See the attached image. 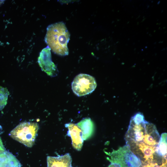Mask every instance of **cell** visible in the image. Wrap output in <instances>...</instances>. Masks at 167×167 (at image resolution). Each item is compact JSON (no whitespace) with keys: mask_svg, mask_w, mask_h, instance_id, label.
Wrapping results in <instances>:
<instances>
[{"mask_svg":"<svg viewBox=\"0 0 167 167\" xmlns=\"http://www.w3.org/2000/svg\"><path fill=\"white\" fill-rule=\"evenodd\" d=\"M108 167H120V166L118 164L111 163Z\"/></svg>","mask_w":167,"mask_h":167,"instance_id":"7c38bea8","label":"cell"},{"mask_svg":"<svg viewBox=\"0 0 167 167\" xmlns=\"http://www.w3.org/2000/svg\"><path fill=\"white\" fill-rule=\"evenodd\" d=\"M39 129L36 122H24L18 125L10 133L13 139L29 148L34 144Z\"/></svg>","mask_w":167,"mask_h":167,"instance_id":"7a4b0ae2","label":"cell"},{"mask_svg":"<svg viewBox=\"0 0 167 167\" xmlns=\"http://www.w3.org/2000/svg\"><path fill=\"white\" fill-rule=\"evenodd\" d=\"M0 167H21V165L11 153L0 146Z\"/></svg>","mask_w":167,"mask_h":167,"instance_id":"52a82bcc","label":"cell"},{"mask_svg":"<svg viewBox=\"0 0 167 167\" xmlns=\"http://www.w3.org/2000/svg\"><path fill=\"white\" fill-rule=\"evenodd\" d=\"M70 34L62 22L49 25L47 28L45 41L53 52L61 56L69 54L67 44Z\"/></svg>","mask_w":167,"mask_h":167,"instance_id":"6da1fadb","label":"cell"},{"mask_svg":"<svg viewBox=\"0 0 167 167\" xmlns=\"http://www.w3.org/2000/svg\"><path fill=\"white\" fill-rule=\"evenodd\" d=\"M51 49L48 46L41 52L38 59V62L42 70L48 75H56L58 71L56 65L52 62Z\"/></svg>","mask_w":167,"mask_h":167,"instance_id":"5b68a950","label":"cell"},{"mask_svg":"<svg viewBox=\"0 0 167 167\" xmlns=\"http://www.w3.org/2000/svg\"><path fill=\"white\" fill-rule=\"evenodd\" d=\"M8 92L6 89L0 86V109H2L6 104Z\"/></svg>","mask_w":167,"mask_h":167,"instance_id":"8fae6325","label":"cell"},{"mask_svg":"<svg viewBox=\"0 0 167 167\" xmlns=\"http://www.w3.org/2000/svg\"><path fill=\"white\" fill-rule=\"evenodd\" d=\"M96 87L95 79L92 76L80 74L74 79L71 84L72 89L79 96H84L92 92Z\"/></svg>","mask_w":167,"mask_h":167,"instance_id":"277c9868","label":"cell"},{"mask_svg":"<svg viewBox=\"0 0 167 167\" xmlns=\"http://www.w3.org/2000/svg\"><path fill=\"white\" fill-rule=\"evenodd\" d=\"M2 128L1 125H0V134H1L2 132Z\"/></svg>","mask_w":167,"mask_h":167,"instance_id":"5bb4252c","label":"cell"},{"mask_svg":"<svg viewBox=\"0 0 167 167\" xmlns=\"http://www.w3.org/2000/svg\"><path fill=\"white\" fill-rule=\"evenodd\" d=\"M167 133H163L156 148V152L160 156L167 158Z\"/></svg>","mask_w":167,"mask_h":167,"instance_id":"30bf717a","label":"cell"},{"mask_svg":"<svg viewBox=\"0 0 167 167\" xmlns=\"http://www.w3.org/2000/svg\"><path fill=\"white\" fill-rule=\"evenodd\" d=\"M65 126L68 130L67 134L71 138L73 147L78 151L81 150L83 145L84 140L82 137L80 129L74 123H68L66 124Z\"/></svg>","mask_w":167,"mask_h":167,"instance_id":"8992f818","label":"cell"},{"mask_svg":"<svg viewBox=\"0 0 167 167\" xmlns=\"http://www.w3.org/2000/svg\"><path fill=\"white\" fill-rule=\"evenodd\" d=\"M0 146L2 147H4V145L3 144L2 141L0 137Z\"/></svg>","mask_w":167,"mask_h":167,"instance_id":"4fadbf2b","label":"cell"},{"mask_svg":"<svg viewBox=\"0 0 167 167\" xmlns=\"http://www.w3.org/2000/svg\"><path fill=\"white\" fill-rule=\"evenodd\" d=\"M76 125L81 131L82 137L84 140H86L91 137L93 133L94 126L90 118H84Z\"/></svg>","mask_w":167,"mask_h":167,"instance_id":"9c48e42d","label":"cell"},{"mask_svg":"<svg viewBox=\"0 0 167 167\" xmlns=\"http://www.w3.org/2000/svg\"><path fill=\"white\" fill-rule=\"evenodd\" d=\"M105 152L109 156L107 159L111 163L118 164L120 167H140L141 165L140 159L126 145L111 152Z\"/></svg>","mask_w":167,"mask_h":167,"instance_id":"3957f363","label":"cell"},{"mask_svg":"<svg viewBox=\"0 0 167 167\" xmlns=\"http://www.w3.org/2000/svg\"><path fill=\"white\" fill-rule=\"evenodd\" d=\"M47 167H72V158L69 153L58 156H48Z\"/></svg>","mask_w":167,"mask_h":167,"instance_id":"ba28073f","label":"cell"}]
</instances>
